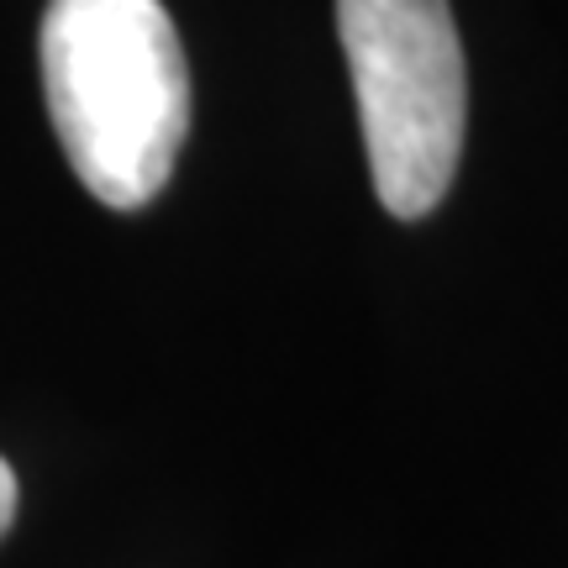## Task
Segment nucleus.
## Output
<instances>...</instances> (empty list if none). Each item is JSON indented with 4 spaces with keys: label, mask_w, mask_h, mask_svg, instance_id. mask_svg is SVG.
<instances>
[{
    "label": "nucleus",
    "mask_w": 568,
    "mask_h": 568,
    "mask_svg": "<svg viewBox=\"0 0 568 568\" xmlns=\"http://www.w3.org/2000/svg\"><path fill=\"white\" fill-rule=\"evenodd\" d=\"M42 95L80 184L111 211L159 195L190 132V63L159 0H48Z\"/></svg>",
    "instance_id": "f257e3e1"
},
{
    "label": "nucleus",
    "mask_w": 568,
    "mask_h": 568,
    "mask_svg": "<svg viewBox=\"0 0 568 568\" xmlns=\"http://www.w3.org/2000/svg\"><path fill=\"white\" fill-rule=\"evenodd\" d=\"M368 174L400 222L437 211L468 132V63L447 0H337Z\"/></svg>",
    "instance_id": "f03ea898"
},
{
    "label": "nucleus",
    "mask_w": 568,
    "mask_h": 568,
    "mask_svg": "<svg viewBox=\"0 0 568 568\" xmlns=\"http://www.w3.org/2000/svg\"><path fill=\"white\" fill-rule=\"evenodd\" d=\"M11 521H17V474L0 458V537L11 531Z\"/></svg>",
    "instance_id": "7ed1b4c3"
}]
</instances>
